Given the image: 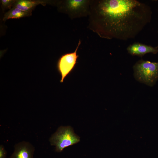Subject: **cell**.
<instances>
[{"mask_svg": "<svg viewBox=\"0 0 158 158\" xmlns=\"http://www.w3.org/2000/svg\"><path fill=\"white\" fill-rule=\"evenodd\" d=\"M32 11H24L14 7L5 13L3 18L4 21L10 19H19L28 16L32 15Z\"/></svg>", "mask_w": 158, "mask_h": 158, "instance_id": "cell-9", "label": "cell"}, {"mask_svg": "<svg viewBox=\"0 0 158 158\" xmlns=\"http://www.w3.org/2000/svg\"><path fill=\"white\" fill-rule=\"evenodd\" d=\"M90 1L83 0H69L65 1V11L72 18L90 15Z\"/></svg>", "mask_w": 158, "mask_h": 158, "instance_id": "cell-5", "label": "cell"}, {"mask_svg": "<svg viewBox=\"0 0 158 158\" xmlns=\"http://www.w3.org/2000/svg\"><path fill=\"white\" fill-rule=\"evenodd\" d=\"M34 147L30 143L23 141L16 144L9 158H33Z\"/></svg>", "mask_w": 158, "mask_h": 158, "instance_id": "cell-6", "label": "cell"}, {"mask_svg": "<svg viewBox=\"0 0 158 158\" xmlns=\"http://www.w3.org/2000/svg\"><path fill=\"white\" fill-rule=\"evenodd\" d=\"M134 76L138 81L152 86L158 79V62L141 60L133 67Z\"/></svg>", "mask_w": 158, "mask_h": 158, "instance_id": "cell-2", "label": "cell"}, {"mask_svg": "<svg viewBox=\"0 0 158 158\" xmlns=\"http://www.w3.org/2000/svg\"><path fill=\"white\" fill-rule=\"evenodd\" d=\"M127 50L130 54L139 56H142L148 53L155 54L158 52V49L156 48L138 42L130 45Z\"/></svg>", "mask_w": 158, "mask_h": 158, "instance_id": "cell-7", "label": "cell"}, {"mask_svg": "<svg viewBox=\"0 0 158 158\" xmlns=\"http://www.w3.org/2000/svg\"><path fill=\"white\" fill-rule=\"evenodd\" d=\"M80 44L81 41L80 40L74 51L64 54L59 59L57 64V68L61 77L60 83L63 82L66 77L74 68L78 57L77 54V50Z\"/></svg>", "mask_w": 158, "mask_h": 158, "instance_id": "cell-4", "label": "cell"}, {"mask_svg": "<svg viewBox=\"0 0 158 158\" xmlns=\"http://www.w3.org/2000/svg\"><path fill=\"white\" fill-rule=\"evenodd\" d=\"M94 2L90 3V26L102 38L123 40L134 38L150 20V8L137 0Z\"/></svg>", "mask_w": 158, "mask_h": 158, "instance_id": "cell-1", "label": "cell"}, {"mask_svg": "<svg viewBox=\"0 0 158 158\" xmlns=\"http://www.w3.org/2000/svg\"><path fill=\"white\" fill-rule=\"evenodd\" d=\"M7 152L4 146L1 145L0 146V158H6Z\"/></svg>", "mask_w": 158, "mask_h": 158, "instance_id": "cell-11", "label": "cell"}, {"mask_svg": "<svg viewBox=\"0 0 158 158\" xmlns=\"http://www.w3.org/2000/svg\"><path fill=\"white\" fill-rule=\"evenodd\" d=\"M2 7L3 8L10 9L11 7L14 5L16 1L11 0H2L1 1Z\"/></svg>", "mask_w": 158, "mask_h": 158, "instance_id": "cell-10", "label": "cell"}, {"mask_svg": "<svg viewBox=\"0 0 158 158\" xmlns=\"http://www.w3.org/2000/svg\"><path fill=\"white\" fill-rule=\"evenodd\" d=\"M80 141V137L69 126L60 127L49 139L51 145L55 146V151L57 152H61L66 147L77 143Z\"/></svg>", "mask_w": 158, "mask_h": 158, "instance_id": "cell-3", "label": "cell"}, {"mask_svg": "<svg viewBox=\"0 0 158 158\" xmlns=\"http://www.w3.org/2000/svg\"><path fill=\"white\" fill-rule=\"evenodd\" d=\"M45 2L40 1L21 0L16 1L13 7L24 11H32V9L36 6L44 4Z\"/></svg>", "mask_w": 158, "mask_h": 158, "instance_id": "cell-8", "label": "cell"}]
</instances>
